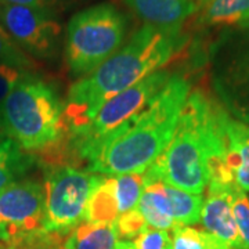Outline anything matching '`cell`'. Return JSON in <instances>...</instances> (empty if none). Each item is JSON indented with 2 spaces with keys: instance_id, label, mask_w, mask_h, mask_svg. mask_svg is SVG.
<instances>
[{
  "instance_id": "cell-1",
  "label": "cell",
  "mask_w": 249,
  "mask_h": 249,
  "mask_svg": "<svg viewBox=\"0 0 249 249\" xmlns=\"http://www.w3.org/2000/svg\"><path fill=\"white\" fill-rule=\"evenodd\" d=\"M181 28L144 24L97 70L72 83L64 104L65 134L89 124L108 100L160 71L184 47Z\"/></svg>"
},
{
  "instance_id": "cell-2",
  "label": "cell",
  "mask_w": 249,
  "mask_h": 249,
  "mask_svg": "<svg viewBox=\"0 0 249 249\" xmlns=\"http://www.w3.org/2000/svg\"><path fill=\"white\" fill-rule=\"evenodd\" d=\"M190 89L181 73H172L165 88L106 142L85 170L111 178L144 173L170 142Z\"/></svg>"
},
{
  "instance_id": "cell-3",
  "label": "cell",
  "mask_w": 249,
  "mask_h": 249,
  "mask_svg": "<svg viewBox=\"0 0 249 249\" xmlns=\"http://www.w3.org/2000/svg\"><path fill=\"white\" fill-rule=\"evenodd\" d=\"M216 104L201 90L188 94L170 142L145 170L148 176L187 193L202 196L209 183L206 158Z\"/></svg>"
},
{
  "instance_id": "cell-4",
  "label": "cell",
  "mask_w": 249,
  "mask_h": 249,
  "mask_svg": "<svg viewBox=\"0 0 249 249\" xmlns=\"http://www.w3.org/2000/svg\"><path fill=\"white\" fill-rule=\"evenodd\" d=\"M64 107L47 82L25 75L0 103V133L28 154L49 150L65 136Z\"/></svg>"
},
{
  "instance_id": "cell-5",
  "label": "cell",
  "mask_w": 249,
  "mask_h": 249,
  "mask_svg": "<svg viewBox=\"0 0 249 249\" xmlns=\"http://www.w3.org/2000/svg\"><path fill=\"white\" fill-rule=\"evenodd\" d=\"M126 28V16L108 3L76 13L65 37V61L72 76H86L114 55L124 45Z\"/></svg>"
},
{
  "instance_id": "cell-6",
  "label": "cell",
  "mask_w": 249,
  "mask_h": 249,
  "mask_svg": "<svg viewBox=\"0 0 249 249\" xmlns=\"http://www.w3.org/2000/svg\"><path fill=\"white\" fill-rule=\"evenodd\" d=\"M211 82L219 104L249 124V28L227 31L212 45Z\"/></svg>"
},
{
  "instance_id": "cell-7",
  "label": "cell",
  "mask_w": 249,
  "mask_h": 249,
  "mask_svg": "<svg viewBox=\"0 0 249 249\" xmlns=\"http://www.w3.org/2000/svg\"><path fill=\"white\" fill-rule=\"evenodd\" d=\"M45 220L43 230L67 237L85 222L90 194L103 175L70 165L43 166Z\"/></svg>"
},
{
  "instance_id": "cell-8",
  "label": "cell",
  "mask_w": 249,
  "mask_h": 249,
  "mask_svg": "<svg viewBox=\"0 0 249 249\" xmlns=\"http://www.w3.org/2000/svg\"><path fill=\"white\" fill-rule=\"evenodd\" d=\"M0 21L10 36L32 55L50 58L58 52L62 28L50 11L4 1L0 3Z\"/></svg>"
},
{
  "instance_id": "cell-9",
  "label": "cell",
  "mask_w": 249,
  "mask_h": 249,
  "mask_svg": "<svg viewBox=\"0 0 249 249\" xmlns=\"http://www.w3.org/2000/svg\"><path fill=\"white\" fill-rule=\"evenodd\" d=\"M45 186L34 180L16 181L0 193V220L11 230L13 240L43 229Z\"/></svg>"
},
{
  "instance_id": "cell-10",
  "label": "cell",
  "mask_w": 249,
  "mask_h": 249,
  "mask_svg": "<svg viewBox=\"0 0 249 249\" xmlns=\"http://www.w3.org/2000/svg\"><path fill=\"white\" fill-rule=\"evenodd\" d=\"M201 222L206 231L226 242L231 249H248L232 214L227 186H208V196L202 205Z\"/></svg>"
},
{
  "instance_id": "cell-11",
  "label": "cell",
  "mask_w": 249,
  "mask_h": 249,
  "mask_svg": "<svg viewBox=\"0 0 249 249\" xmlns=\"http://www.w3.org/2000/svg\"><path fill=\"white\" fill-rule=\"evenodd\" d=\"M126 6L147 25L181 28L196 13V0H124Z\"/></svg>"
},
{
  "instance_id": "cell-12",
  "label": "cell",
  "mask_w": 249,
  "mask_h": 249,
  "mask_svg": "<svg viewBox=\"0 0 249 249\" xmlns=\"http://www.w3.org/2000/svg\"><path fill=\"white\" fill-rule=\"evenodd\" d=\"M223 124L235 184L249 193V124L234 119L227 111Z\"/></svg>"
},
{
  "instance_id": "cell-13",
  "label": "cell",
  "mask_w": 249,
  "mask_h": 249,
  "mask_svg": "<svg viewBox=\"0 0 249 249\" xmlns=\"http://www.w3.org/2000/svg\"><path fill=\"white\" fill-rule=\"evenodd\" d=\"M163 187L165 181L148 176L144 172V191L137 204V209L150 227L168 231L173 230L176 226L170 214L169 204Z\"/></svg>"
},
{
  "instance_id": "cell-14",
  "label": "cell",
  "mask_w": 249,
  "mask_h": 249,
  "mask_svg": "<svg viewBox=\"0 0 249 249\" xmlns=\"http://www.w3.org/2000/svg\"><path fill=\"white\" fill-rule=\"evenodd\" d=\"M118 217L119 208L115 194V180L111 176H101L90 194L85 222L114 224Z\"/></svg>"
},
{
  "instance_id": "cell-15",
  "label": "cell",
  "mask_w": 249,
  "mask_h": 249,
  "mask_svg": "<svg viewBox=\"0 0 249 249\" xmlns=\"http://www.w3.org/2000/svg\"><path fill=\"white\" fill-rule=\"evenodd\" d=\"M119 241L118 230L114 224L80 223L62 242L64 249H115Z\"/></svg>"
},
{
  "instance_id": "cell-16",
  "label": "cell",
  "mask_w": 249,
  "mask_h": 249,
  "mask_svg": "<svg viewBox=\"0 0 249 249\" xmlns=\"http://www.w3.org/2000/svg\"><path fill=\"white\" fill-rule=\"evenodd\" d=\"M249 21V0H211L198 11L202 27L245 25Z\"/></svg>"
},
{
  "instance_id": "cell-17",
  "label": "cell",
  "mask_w": 249,
  "mask_h": 249,
  "mask_svg": "<svg viewBox=\"0 0 249 249\" xmlns=\"http://www.w3.org/2000/svg\"><path fill=\"white\" fill-rule=\"evenodd\" d=\"M165 194L168 198L169 211L175 226H191L201 220L204 196L191 194L184 190L165 183Z\"/></svg>"
},
{
  "instance_id": "cell-18",
  "label": "cell",
  "mask_w": 249,
  "mask_h": 249,
  "mask_svg": "<svg viewBox=\"0 0 249 249\" xmlns=\"http://www.w3.org/2000/svg\"><path fill=\"white\" fill-rule=\"evenodd\" d=\"M172 231L173 249H231L206 230L191 226H178Z\"/></svg>"
},
{
  "instance_id": "cell-19",
  "label": "cell",
  "mask_w": 249,
  "mask_h": 249,
  "mask_svg": "<svg viewBox=\"0 0 249 249\" xmlns=\"http://www.w3.org/2000/svg\"><path fill=\"white\" fill-rule=\"evenodd\" d=\"M112 178L115 180V194L119 214L137 208L144 191V173H124Z\"/></svg>"
},
{
  "instance_id": "cell-20",
  "label": "cell",
  "mask_w": 249,
  "mask_h": 249,
  "mask_svg": "<svg viewBox=\"0 0 249 249\" xmlns=\"http://www.w3.org/2000/svg\"><path fill=\"white\" fill-rule=\"evenodd\" d=\"M64 238L65 237L40 229L37 231L18 235L10 241L6 249H64Z\"/></svg>"
},
{
  "instance_id": "cell-21",
  "label": "cell",
  "mask_w": 249,
  "mask_h": 249,
  "mask_svg": "<svg viewBox=\"0 0 249 249\" xmlns=\"http://www.w3.org/2000/svg\"><path fill=\"white\" fill-rule=\"evenodd\" d=\"M115 249H173V247L169 232L147 227L133 240L118 241Z\"/></svg>"
},
{
  "instance_id": "cell-22",
  "label": "cell",
  "mask_w": 249,
  "mask_h": 249,
  "mask_svg": "<svg viewBox=\"0 0 249 249\" xmlns=\"http://www.w3.org/2000/svg\"><path fill=\"white\" fill-rule=\"evenodd\" d=\"M227 193L237 227L240 230L242 240L249 249V196L235 183L227 186Z\"/></svg>"
},
{
  "instance_id": "cell-23",
  "label": "cell",
  "mask_w": 249,
  "mask_h": 249,
  "mask_svg": "<svg viewBox=\"0 0 249 249\" xmlns=\"http://www.w3.org/2000/svg\"><path fill=\"white\" fill-rule=\"evenodd\" d=\"M0 65H7L18 70H28L35 67L27 54L14 45L10 36L0 27Z\"/></svg>"
},
{
  "instance_id": "cell-24",
  "label": "cell",
  "mask_w": 249,
  "mask_h": 249,
  "mask_svg": "<svg viewBox=\"0 0 249 249\" xmlns=\"http://www.w3.org/2000/svg\"><path fill=\"white\" fill-rule=\"evenodd\" d=\"M115 226L119 240H133L139 234H142L147 227H150L137 208H134L126 213L119 214Z\"/></svg>"
},
{
  "instance_id": "cell-25",
  "label": "cell",
  "mask_w": 249,
  "mask_h": 249,
  "mask_svg": "<svg viewBox=\"0 0 249 249\" xmlns=\"http://www.w3.org/2000/svg\"><path fill=\"white\" fill-rule=\"evenodd\" d=\"M27 73L22 70L7 67V65H0V103L11 93Z\"/></svg>"
},
{
  "instance_id": "cell-26",
  "label": "cell",
  "mask_w": 249,
  "mask_h": 249,
  "mask_svg": "<svg viewBox=\"0 0 249 249\" xmlns=\"http://www.w3.org/2000/svg\"><path fill=\"white\" fill-rule=\"evenodd\" d=\"M29 168L28 165H0V193L18 181V178L24 176Z\"/></svg>"
},
{
  "instance_id": "cell-27",
  "label": "cell",
  "mask_w": 249,
  "mask_h": 249,
  "mask_svg": "<svg viewBox=\"0 0 249 249\" xmlns=\"http://www.w3.org/2000/svg\"><path fill=\"white\" fill-rule=\"evenodd\" d=\"M6 3L10 4H18V6H27V7H35L50 11V7L53 6L54 0H6Z\"/></svg>"
},
{
  "instance_id": "cell-28",
  "label": "cell",
  "mask_w": 249,
  "mask_h": 249,
  "mask_svg": "<svg viewBox=\"0 0 249 249\" xmlns=\"http://www.w3.org/2000/svg\"><path fill=\"white\" fill-rule=\"evenodd\" d=\"M13 240V234L10 227L4 222L0 220V242H6L9 244L10 241Z\"/></svg>"
},
{
  "instance_id": "cell-29",
  "label": "cell",
  "mask_w": 249,
  "mask_h": 249,
  "mask_svg": "<svg viewBox=\"0 0 249 249\" xmlns=\"http://www.w3.org/2000/svg\"><path fill=\"white\" fill-rule=\"evenodd\" d=\"M196 13H198V11L202 9L205 4H208L211 0H196Z\"/></svg>"
},
{
  "instance_id": "cell-30",
  "label": "cell",
  "mask_w": 249,
  "mask_h": 249,
  "mask_svg": "<svg viewBox=\"0 0 249 249\" xmlns=\"http://www.w3.org/2000/svg\"><path fill=\"white\" fill-rule=\"evenodd\" d=\"M6 247H7L6 242H0V249H6Z\"/></svg>"
},
{
  "instance_id": "cell-31",
  "label": "cell",
  "mask_w": 249,
  "mask_h": 249,
  "mask_svg": "<svg viewBox=\"0 0 249 249\" xmlns=\"http://www.w3.org/2000/svg\"><path fill=\"white\" fill-rule=\"evenodd\" d=\"M241 28H249V21L248 22H247V24H245V25H242V27Z\"/></svg>"
},
{
  "instance_id": "cell-32",
  "label": "cell",
  "mask_w": 249,
  "mask_h": 249,
  "mask_svg": "<svg viewBox=\"0 0 249 249\" xmlns=\"http://www.w3.org/2000/svg\"><path fill=\"white\" fill-rule=\"evenodd\" d=\"M0 134H1V133H0ZM1 136H3V134H1Z\"/></svg>"
}]
</instances>
